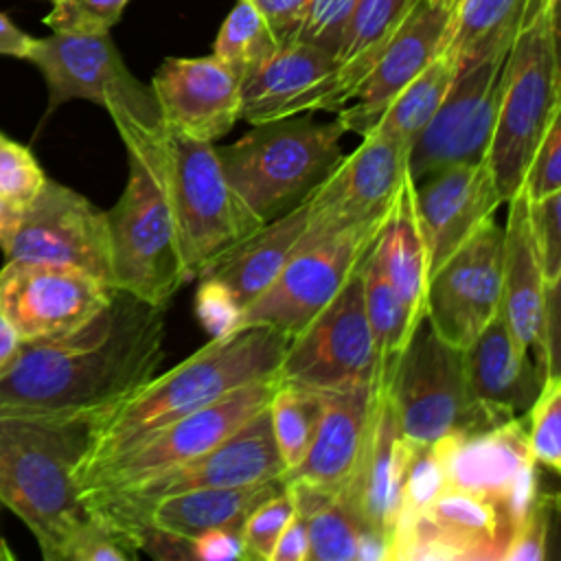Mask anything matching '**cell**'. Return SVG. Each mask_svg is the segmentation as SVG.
I'll use <instances>...</instances> for the list:
<instances>
[{"mask_svg":"<svg viewBox=\"0 0 561 561\" xmlns=\"http://www.w3.org/2000/svg\"><path fill=\"white\" fill-rule=\"evenodd\" d=\"M383 219L316 237L300 234L278 276L241 309L237 329L272 327L294 337L351 280L373 248Z\"/></svg>","mask_w":561,"mask_h":561,"instance_id":"8fae6325","label":"cell"},{"mask_svg":"<svg viewBox=\"0 0 561 561\" xmlns=\"http://www.w3.org/2000/svg\"><path fill=\"white\" fill-rule=\"evenodd\" d=\"M4 261H33L81 270L114 287L105 210L55 180L24 206L2 248Z\"/></svg>","mask_w":561,"mask_h":561,"instance_id":"5bb4252c","label":"cell"},{"mask_svg":"<svg viewBox=\"0 0 561 561\" xmlns=\"http://www.w3.org/2000/svg\"><path fill=\"white\" fill-rule=\"evenodd\" d=\"M136 546L92 515L81 522L64 539L57 561H134Z\"/></svg>","mask_w":561,"mask_h":561,"instance_id":"b9f144b4","label":"cell"},{"mask_svg":"<svg viewBox=\"0 0 561 561\" xmlns=\"http://www.w3.org/2000/svg\"><path fill=\"white\" fill-rule=\"evenodd\" d=\"M530 230L546 283L561 280V191L541 199H528Z\"/></svg>","mask_w":561,"mask_h":561,"instance_id":"f6af8a7d","label":"cell"},{"mask_svg":"<svg viewBox=\"0 0 561 561\" xmlns=\"http://www.w3.org/2000/svg\"><path fill=\"white\" fill-rule=\"evenodd\" d=\"M502 243V298L500 313L513 337L526 351H535L543 305V274L530 230L528 197L519 188L508 202Z\"/></svg>","mask_w":561,"mask_h":561,"instance_id":"83f0119b","label":"cell"},{"mask_svg":"<svg viewBox=\"0 0 561 561\" xmlns=\"http://www.w3.org/2000/svg\"><path fill=\"white\" fill-rule=\"evenodd\" d=\"M26 61L46 81V116L68 101L83 99L101 105L116 129L162 127L151 88L131 75L110 33L53 31L48 37H35Z\"/></svg>","mask_w":561,"mask_h":561,"instance_id":"9c48e42d","label":"cell"},{"mask_svg":"<svg viewBox=\"0 0 561 561\" xmlns=\"http://www.w3.org/2000/svg\"><path fill=\"white\" fill-rule=\"evenodd\" d=\"M127 151V182L105 210L114 287L167 309L191 283L169 195L164 125L116 129Z\"/></svg>","mask_w":561,"mask_h":561,"instance_id":"3957f363","label":"cell"},{"mask_svg":"<svg viewBox=\"0 0 561 561\" xmlns=\"http://www.w3.org/2000/svg\"><path fill=\"white\" fill-rule=\"evenodd\" d=\"M377 241V239H375ZM364 309L375 344V392L381 394L388 390L390 379L394 375L397 362L412 335L408 327L405 311L388 283L379 256L375 252V243L364 256L359 265Z\"/></svg>","mask_w":561,"mask_h":561,"instance_id":"836d02e7","label":"cell"},{"mask_svg":"<svg viewBox=\"0 0 561 561\" xmlns=\"http://www.w3.org/2000/svg\"><path fill=\"white\" fill-rule=\"evenodd\" d=\"M164 158L184 263L195 280L263 221L230 186L215 142L164 127Z\"/></svg>","mask_w":561,"mask_h":561,"instance_id":"ba28073f","label":"cell"},{"mask_svg":"<svg viewBox=\"0 0 561 561\" xmlns=\"http://www.w3.org/2000/svg\"><path fill=\"white\" fill-rule=\"evenodd\" d=\"M296 513L294 491L283 484L280 491L259 502L241 524V546L243 559L270 561L274 543L291 515Z\"/></svg>","mask_w":561,"mask_h":561,"instance_id":"60d3db41","label":"cell"},{"mask_svg":"<svg viewBox=\"0 0 561 561\" xmlns=\"http://www.w3.org/2000/svg\"><path fill=\"white\" fill-rule=\"evenodd\" d=\"M280 489L283 480L274 478L245 486H208L160 497L149 506L140 522L136 548L145 530H160L188 541L208 528H241L245 515Z\"/></svg>","mask_w":561,"mask_h":561,"instance_id":"f546056e","label":"cell"},{"mask_svg":"<svg viewBox=\"0 0 561 561\" xmlns=\"http://www.w3.org/2000/svg\"><path fill=\"white\" fill-rule=\"evenodd\" d=\"M513 528L504 504L447 486L394 526L388 561H504Z\"/></svg>","mask_w":561,"mask_h":561,"instance_id":"9a60e30c","label":"cell"},{"mask_svg":"<svg viewBox=\"0 0 561 561\" xmlns=\"http://www.w3.org/2000/svg\"><path fill=\"white\" fill-rule=\"evenodd\" d=\"M377 403L373 383L340 392H324L313 438L298 465L280 480L322 495L340 493L353 478L368 440Z\"/></svg>","mask_w":561,"mask_h":561,"instance_id":"d4e9b609","label":"cell"},{"mask_svg":"<svg viewBox=\"0 0 561 561\" xmlns=\"http://www.w3.org/2000/svg\"><path fill=\"white\" fill-rule=\"evenodd\" d=\"M278 379V377H276ZM324 403V392L311 390L305 386L276 381V388L270 397L267 412H270V425L272 436L278 449V456L285 465V471L300 462L305 456L320 412Z\"/></svg>","mask_w":561,"mask_h":561,"instance_id":"8d00e7d4","label":"cell"},{"mask_svg":"<svg viewBox=\"0 0 561 561\" xmlns=\"http://www.w3.org/2000/svg\"><path fill=\"white\" fill-rule=\"evenodd\" d=\"M116 287L64 265L4 261L0 270V311L22 342L66 335L90 322Z\"/></svg>","mask_w":561,"mask_h":561,"instance_id":"d6986e66","label":"cell"},{"mask_svg":"<svg viewBox=\"0 0 561 561\" xmlns=\"http://www.w3.org/2000/svg\"><path fill=\"white\" fill-rule=\"evenodd\" d=\"M164 357V309L123 289L83 327L22 342L0 377V416L79 419L90 425L118 408Z\"/></svg>","mask_w":561,"mask_h":561,"instance_id":"6da1fadb","label":"cell"},{"mask_svg":"<svg viewBox=\"0 0 561 561\" xmlns=\"http://www.w3.org/2000/svg\"><path fill=\"white\" fill-rule=\"evenodd\" d=\"M462 364L469 394L497 421L524 416L543 383L533 353L519 346L500 311L462 348Z\"/></svg>","mask_w":561,"mask_h":561,"instance_id":"484cf974","label":"cell"},{"mask_svg":"<svg viewBox=\"0 0 561 561\" xmlns=\"http://www.w3.org/2000/svg\"><path fill=\"white\" fill-rule=\"evenodd\" d=\"M35 37L24 33L11 18L0 13V55L26 59Z\"/></svg>","mask_w":561,"mask_h":561,"instance_id":"11a10c76","label":"cell"},{"mask_svg":"<svg viewBox=\"0 0 561 561\" xmlns=\"http://www.w3.org/2000/svg\"><path fill=\"white\" fill-rule=\"evenodd\" d=\"M287 486L294 491L296 508L307 517V561H357L359 539L366 530L348 502L340 493L322 495L302 486Z\"/></svg>","mask_w":561,"mask_h":561,"instance_id":"e575fe53","label":"cell"},{"mask_svg":"<svg viewBox=\"0 0 561 561\" xmlns=\"http://www.w3.org/2000/svg\"><path fill=\"white\" fill-rule=\"evenodd\" d=\"M508 50L456 72L447 94L408 149V173L423 178L449 164L486 158Z\"/></svg>","mask_w":561,"mask_h":561,"instance_id":"2e32d148","label":"cell"},{"mask_svg":"<svg viewBox=\"0 0 561 561\" xmlns=\"http://www.w3.org/2000/svg\"><path fill=\"white\" fill-rule=\"evenodd\" d=\"M337 59L311 44L291 42L239 81V121L261 125L305 112H333Z\"/></svg>","mask_w":561,"mask_h":561,"instance_id":"7402d4cb","label":"cell"},{"mask_svg":"<svg viewBox=\"0 0 561 561\" xmlns=\"http://www.w3.org/2000/svg\"><path fill=\"white\" fill-rule=\"evenodd\" d=\"M408 149L370 129L357 149L342 156L331 173L305 197V237L381 221L408 178Z\"/></svg>","mask_w":561,"mask_h":561,"instance_id":"e0dca14e","label":"cell"},{"mask_svg":"<svg viewBox=\"0 0 561 561\" xmlns=\"http://www.w3.org/2000/svg\"><path fill=\"white\" fill-rule=\"evenodd\" d=\"M278 48V42L254 4L250 0H237L234 9L221 22L213 55L243 77Z\"/></svg>","mask_w":561,"mask_h":561,"instance_id":"74e56055","label":"cell"},{"mask_svg":"<svg viewBox=\"0 0 561 561\" xmlns=\"http://www.w3.org/2000/svg\"><path fill=\"white\" fill-rule=\"evenodd\" d=\"M375 252L405 311L408 327L414 333V329L425 318L430 250L414 206V180L410 175L399 186L386 213L375 241Z\"/></svg>","mask_w":561,"mask_h":561,"instance_id":"f1b7e54d","label":"cell"},{"mask_svg":"<svg viewBox=\"0 0 561 561\" xmlns=\"http://www.w3.org/2000/svg\"><path fill=\"white\" fill-rule=\"evenodd\" d=\"M344 127L316 123L307 112L252 125L226 147H215L241 202L265 224L298 206L340 162Z\"/></svg>","mask_w":561,"mask_h":561,"instance_id":"8992f818","label":"cell"},{"mask_svg":"<svg viewBox=\"0 0 561 561\" xmlns=\"http://www.w3.org/2000/svg\"><path fill=\"white\" fill-rule=\"evenodd\" d=\"M195 280V316L204 331L210 335V340L232 333L241 316V305L234 294L215 276L202 274Z\"/></svg>","mask_w":561,"mask_h":561,"instance_id":"681fc988","label":"cell"},{"mask_svg":"<svg viewBox=\"0 0 561 561\" xmlns=\"http://www.w3.org/2000/svg\"><path fill=\"white\" fill-rule=\"evenodd\" d=\"M546 0H456L443 53L456 72L511 48L517 31Z\"/></svg>","mask_w":561,"mask_h":561,"instance_id":"1f68e13d","label":"cell"},{"mask_svg":"<svg viewBox=\"0 0 561 561\" xmlns=\"http://www.w3.org/2000/svg\"><path fill=\"white\" fill-rule=\"evenodd\" d=\"M524 416L528 421L526 434L537 467L561 473V377L543 379Z\"/></svg>","mask_w":561,"mask_h":561,"instance_id":"ab89813d","label":"cell"},{"mask_svg":"<svg viewBox=\"0 0 561 561\" xmlns=\"http://www.w3.org/2000/svg\"><path fill=\"white\" fill-rule=\"evenodd\" d=\"M188 557L197 561H234L243 559L241 528L217 526L202 530L186 541Z\"/></svg>","mask_w":561,"mask_h":561,"instance_id":"f5cc1de1","label":"cell"},{"mask_svg":"<svg viewBox=\"0 0 561 561\" xmlns=\"http://www.w3.org/2000/svg\"><path fill=\"white\" fill-rule=\"evenodd\" d=\"M443 489H447L445 436L434 443L410 440L394 526L423 511Z\"/></svg>","mask_w":561,"mask_h":561,"instance_id":"f35d334b","label":"cell"},{"mask_svg":"<svg viewBox=\"0 0 561 561\" xmlns=\"http://www.w3.org/2000/svg\"><path fill=\"white\" fill-rule=\"evenodd\" d=\"M129 0H66L55 4L44 18V24L53 31H83V33H110L121 20Z\"/></svg>","mask_w":561,"mask_h":561,"instance_id":"7dc6e473","label":"cell"},{"mask_svg":"<svg viewBox=\"0 0 561 561\" xmlns=\"http://www.w3.org/2000/svg\"><path fill=\"white\" fill-rule=\"evenodd\" d=\"M408 449L410 440L403 438L397 427L388 392L377 394L366 447L351 482L340 491V495L355 511L364 530L388 543V557Z\"/></svg>","mask_w":561,"mask_h":561,"instance_id":"4316f807","label":"cell"},{"mask_svg":"<svg viewBox=\"0 0 561 561\" xmlns=\"http://www.w3.org/2000/svg\"><path fill=\"white\" fill-rule=\"evenodd\" d=\"M276 381V377H270L245 383L164 425L123 456L77 473L79 502L83 504L94 495L129 486L213 449L270 403Z\"/></svg>","mask_w":561,"mask_h":561,"instance_id":"7c38bea8","label":"cell"},{"mask_svg":"<svg viewBox=\"0 0 561 561\" xmlns=\"http://www.w3.org/2000/svg\"><path fill=\"white\" fill-rule=\"evenodd\" d=\"M270 26L278 46L296 42L309 0H250Z\"/></svg>","mask_w":561,"mask_h":561,"instance_id":"816d5d0a","label":"cell"},{"mask_svg":"<svg viewBox=\"0 0 561 561\" xmlns=\"http://www.w3.org/2000/svg\"><path fill=\"white\" fill-rule=\"evenodd\" d=\"M307 554H309L307 517L296 508V513L278 535L270 561H307Z\"/></svg>","mask_w":561,"mask_h":561,"instance_id":"db71d44e","label":"cell"},{"mask_svg":"<svg viewBox=\"0 0 561 561\" xmlns=\"http://www.w3.org/2000/svg\"><path fill=\"white\" fill-rule=\"evenodd\" d=\"M412 4L414 0H355L337 55L333 112L348 103Z\"/></svg>","mask_w":561,"mask_h":561,"instance_id":"d6a6232c","label":"cell"},{"mask_svg":"<svg viewBox=\"0 0 561 561\" xmlns=\"http://www.w3.org/2000/svg\"><path fill=\"white\" fill-rule=\"evenodd\" d=\"M307 228V199L265 221L232 245L204 274L219 278L239 300L241 309L254 300L283 270Z\"/></svg>","mask_w":561,"mask_h":561,"instance_id":"4dcf8cb0","label":"cell"},{"mask_svg":"<svg viewBox=\"0 0 561 561\" xmlns=\"http://www.w3.org/2000/svg\"><path fill=\"white\" fill-rule=\"evenodd\" d=\"M447 486L495 500L517 524L539 495L537 462L519 416L445 436Z\"/></svg>","mask_w":561,"mask_h":561,"instance_id":"ffe728a7","label":"cell"},{"mask_svg":"<svg viewBox=\"0 0 561 561\" xmlns=\"http://www.w3.org/2000/svg\"><path fill=\"white\" fill-rule=\"evenodd\" d=\"M522 191L530 202L561 191V114L552 118L537 142L524 171Z\"/></svg>","mask_w":561,"mask_h":561,"instance_id":"c3c4849f","label":"cell"},{"mask_svg":"<svg viewBox=\"0 0 561 561\" xmlns=\"http://www.w3.org/2000/svg\"><path fill=\"white\" fill-rule=\"evenodd\" d=\"M449 20L451 7L436 0H414L348 103L335 112L344 131L364 136L375 127L388 103L443 53Z\"/></svg>","mask_w":561,"mask_h":561,"instance_id":"44dd1931","label":"cell"},{"mask_svg":"<svg viewBox=\"0 0 561 561\" xmlns=\"http://www.w3.org/2000/svg\"><path fill=\"white\" fill-rule=\"evenodd\" d=\"M90 423L53 416H0V502L33 533L46 561H57L85 515L75 467Z\"/></svg>","mask_w":561,"mask_h":561,"instance_id":"277c9868","label":"cell"},{"mask_svg":"<svg viewBox=\"0 0 561 561\" xmlns=\"http://www.w3.org/2000/svg\"><path fill=\"white\" fill-rule=\"evenodd\" d=\"M61 2H66V0H50V4L55 7V4H61Z\"/></svg>","mask_w":561,"mask_h":561,"instance_id":"94428289","label":"cell"},{"mask_svg":"<svg viewBox=\"0 0 561 561\" xmlns=\"http://www.w3.org/2000/svg\"><path fill=\"white\" fill-rule=\"evenodd\" d=\"M436 2H440V4H445V7H451V9H454V4H456V0H436Z\"/></svg>","mask_w":561,"mask_h":561,"instance_id":"91938a15","label":"cell"},{"mask_svg":"<svg viewBox=\"0 0 561 561\" xmlns=\"http://www.w3.org/2000/svg\"><path fill=\"white\" fill-rule=\"evenodd\" d=\"M386 392L401 436L414 443L500 423L469 394L462 348L445 342L427 318L410 335Z\"/></svg>","mask_w":561,"mask_h":561,"instance_id":"30bf717a","label":"cell"},{"mask_svg":"<svg viewBox=\"0 0 561 561\" xmlns=\"http://www.w3.org/2000/svg\"><path fill=\"white\" fill-rule=\"evenodd\" d=\"M353 7L355 0H309L296 39L318 46L337 59Z\"/></svg>","mask_w":561,"mask_h":561,"instance_id":"bcb514c9","label":"cell"},{"mask_svg":"<svg viewBox=\"0 0 561 561\" xmlns=\"http://www.w3.org/2000/svg\"><path fill=\"white\" fill-rule=\"evenodd\" d=\"M289 337L272 327H241L208 340L164 375H153L90 425L75 476L123 456L164 425L261 379L276 377Z\"/></svg>","mask_w":561,"mask_h":561,"instance_id":"7a4b0ae2","label":"cell"},{"mask_svg":"<svg viewBox=\"0 0 561 561\" xmlns=\"http://www.w3.org/2000/svg\"><path fill=\"white\" fill-rule=\"evenodd\" d=\"M15 559V554H13V550L9 548V543L0 537V561H13Z\"/></svg>","mask_w":561,"mask_h":561,"instance_id":"680465c9","label":"cell"},{"mask_svg":"<svg viewBox=\"0 0 561 561\" xmlns=\"http://www.w3.org/2000/svg\"><path fill=\"white\" fill-rule=\"evenodd\" d=\"M561 280L546 283L543 287V305H541V318H539V331H537V346L533 351V357L543 373V379L548 377H561Z\"/></svg>","mask_w":561,"mask_h":561,"instance_id":"f907efd6","label":"cell"},{"mask_svg":"<svg viewBox=\"0 0 561 561\" xmlns=\"http://www.w3.org/2000/svg\"><path fill=\"white\" fill-rule=\"evenodd\" d=\"M456 77L454 61L440 53L436 55L383 110L375 123V131L388 136L401 147L410 149L416 134L427 125L443 96Z\"/></svg>","mask_w":561,"mask_h":561,"instance_id":"d590c367","label":"cell"},{"mask_svg":"<svg viewBox=\"0 0 561 561\" xmlns=\"http://www.w3.org/2000/svg\"><path fill=\"white\" fill-rule=\"evenodd\" d=\"M22 340L13 324L7 320V316L0 311V377L11 368L20 353Z\"/></svg>","mask_w":561,"mask_h":561,"instance_id":"9f6ffc18","label":"cell"},{"mask_svg":"<svg viewBox=\"0 0 561 561\" xmlns=\"http://www.w3.org/2000/svg\"><path fill=\"white\" fill-rule=\"evenodd\" d=\"M554 511L557 495L539 491L526 515L515 524L504 561H543L548 557Z\"/></svg>","mask_w":561,"mask_h":561,"instance_id":"ee69618b","label":"cell"},{"mask_svg":"<svg viewBox=\"0 0 561 561\" xmlns=\"http://www.w3.org/2000/svg\"><path fill=\"white\" fill-rule=\"evenodd\" d=\"M502 204L489 162L449 164L414 180V206L432 272L454 254Z\"/></svg>","mask_w":561,"mask_h":561,"instance_id":"cb8c5ba5","label":"cell"},{"mask_svg":"<svg viewBox=\"0 0 561 561\" xmlns=\"http://www.w3.org/2000/svg\"><path fill=\"white\" fill-rule=\"evenodd\" d=\"M239 81L215 55L167 57L149 88L164 127L215 142L239 121Z\"/></svg>","mask_w":561,"mask_h":561,"instance_id":"603a6c76","label":"cell"},{"mask_svg":"<svg viewBox=\"0 0 561 561\" xmlns=\"http://www.w3.org/2000/svg\"><path fill=\"white\" fill-rule=\"evenodd\" d=\"M44 182L46 175L31 149L0 134V197L24 208Z\"/></svg>","mask_w":561,"mask_h":561,"instance_id":"7bdbcfd3","label":"cell"},{"mask_svg":"<svg viewBox=\"0 0 561 561\" xmlns=\"http://www.w3.org/2000/svg\"><path fill=\"white\" fill-rule=\"evenodd\" d=\"M283 473L285 465L278 456L265 405L202 456L129 486L94 495L81 506L136 546L140 522L160 497L208 486H245L280 478Z\"/></svg>","mask_w":561,"mask_h":561,"instance_id":"52a82bcc","label":"cell"},{"mask_svg":"<svg viewBox=\"0 0 561 561\" xmlns=\"http://www.w3.org/2000/svg\"><path fill=\"white\" fill-rule=\"evenodd\" d=\"M276 377L320 392L375 383V344L364 309L359 267L340 294L289 337Z\"/></svg>","mask_w":561,"mask_h":561,"instance_id":"4fadbf2b","label":"cell"},{"mask_svg":"<svg viewBox=\"0 0 561 561\" xmlns=\"http://www.w3.org/2000/svg\"><path fill=\"white\" fill-rule=\"evenodd\" d=\"M502 243L491 217L427 280L425 318L451 346L465 348L500 311Z\"/></svg>","mask_w":561,"mask_h":561,"instance_id":"ac0fdd59","label":"cell"},{"mask_svg":"<svg viewBox=\"0 0 561 561\" xmlns=\"http://www.w3.org/2000/svg\"><path fill=\"white\" fill-rule=\"evenodd\" d=\"M559 0H546L511 42L486 162L497 195L508 202L522 188L528 160L554 116L561 114Z\"/></svg>","mask_w":561,"mask_h":561,"instance_id":"5b68a950","label":"cell"},{"mask_svg":"<svg viewBox=\"0 0 561 561\" xmlns=\"http://www.w3.org/2000/svg\"><path fill=\"white\" fill-rule=\"evenodd\" d=\"M22 206L0 197V250L7 245V241L11 239V234L15 232L18 228V221H20V215H22Z\"/></svg>","mask_w":561,"mask_h":561,"instance_id":"6f0895ef","label":"cell"}]
</instances>
